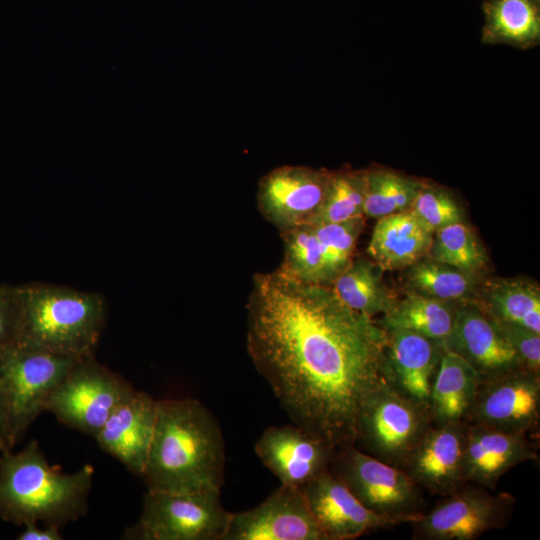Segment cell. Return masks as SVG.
<instances>
[{
    "label": "cell",
    "instance_id": "5bb4252c",
    "mask_svg": "<svg viewBox=\"0 0 540 540\" xmlns=\"http://www.w3.org/2000/svg\"><path fill=\"white\" fill-rule=\"evenodd\" d=\"M223 540H325L300 489L281 485L252 509L232 513Z\"/></svg>",
    "mask_w": 540,
    "mask_h": 540
},
{
    "label": "cell",
    "instance_id": "4fadbf2b",
    "mask_svg": "<svg viewBox=\"0 0 540 540\" xmlns=\"http://www.w3.org/2000/svg\"><path fill=\"white\" fill-rule=\"evenodd\" d=\"M335 447L296 424L270 426L255 443L261 463L286 485L301 489L330 470Z\"/></svg>",
    "mask_w": 540,
    "mask_h": 540
},
{
    "label": "cell",
    "instance_id": "83f0119b",
    "mask_svg": "<svg viewBox=\"0 0 540 540\" xmlns=\"http://www.w3.org/2000/svg\"><path fill=\"white\" fill-rule=\"evenodd\" d=\"M363 214L379 219L411 208L422 182L388 170L364 171Z\"/></svg>",
    "mask_w": 540,
    "mask_h": 540
},
{
    "label": "cell",
    "instance_id": "603a6c76",
    "mask_svg": "<svg viewBox=\"0 0 540 540\" xmlns=\"http://www.w3.org/2000/svg\"><path fill=\"white\" fill-rule=\"evenodd\" d=\"M482 41L528 48L540 39L539 0H488Z\"/></svg>",
    "mask_w": 540,
    "mask_h": 540
},
{
    "label": "cell",
    "instance_id": "8d00e7d4",
    "mask_svg": "<svg viewBox=\"0 0 540 540\" xmlns=\"http://www.w3.org/2000/svg\"><path fill=\"white\" fill-rule=\"evenodd\" d=\"M12 449L13 446L9 436L7 407L0 383V452L9 451Z\"/></svg>",
    "mask_w": 540,
    "mask_h": 540
},
{
    "label": "cell",
    "instance_id": "3957f363",
    "mask_svg": "<svg viewBox=\"0 0 540 540\" xmlns=\"http://www.w3.org/2000/svg\"><path fill=\"white\" fill-rule=\"evenodd\" d=\"M93 477L91 464L74 472L51 465L36 439L18 452H0V519L62 529L87 513Z\"/></svg>",
    "mask_w": 540,
    "mask_h": 540
},
{
    "label": "cell",
    "instance_id": "30bf717a",
    "mask_svg": "<svg viewBox=\"0 0 540 540\" xmlns=\"http://www.w3.org/2000/svg\"><path fill=\"white\" fill-rule=\"evenodd\" d=\"M514 503L509 493H492L479 485L465 483L410 522L412 539H477L490 530L504 528L512 516Z\"/></svg>",
    "mask_w": 540,
    "mask_h": 540
},
{
    "label": "cell",
    "instance_id": "f1b7e54d",
    "mask_svg": "<svg viewBox=\"0 0 540 540\" xmlns=\"http://www.w3.org/2000/svg\"><path fill=\"white\" fill-rule=\"evenodd\" d=\"M474 277L428 256L409 266L407 276L413 291L444 301L467 298L474 288Z\"/></svg>",
    "mask_w": 540,
    "mask_h": 540
},
{
    "label": "cell",
    "instance_id": "ba28073f",
    "mask_svg": "<svg viewBox=\"0 0 540 540\" xmlns=\"http://www.w3.org/2000/svg\"><path fill=\"white\" fill-rule=\"evenodd\" d=\"M135 390L93 355L78 359L46 401L44 411L93 438L112 412Z\"/></svg>",
    "mask_w": 540,
    "mask_h": 540
},
{
    "label": "cell",
    "instance_id": "cb8c5ba5",
    "mask_svg": "<svg viewBox=\"0 0 540 540\" xmlns=\"http://www.w3.org/2000/svg\"><path fill=\"white\" fill-rule=\"evenodd\" d=\"M384 271L374 260L353 258L330 286L346 306L373 318L396 301L383 281Z\"/></svg>",
    "mask_w": 540,
    "mask_h": 540
},
{
    "label": "cell",
    "instance_id": "277c9868",
    "mask_svg": "<svg viewBox=\"0 0 540 540\" xmlns=\"http://www.w3.org/2000/svg\"><path fill=\"white\" fill-rule=\"evenodd\" d=\"M18 289L17 344L76 359L93 355L107 319L102 294L43 282Z\"/></svg>",
    "mask_w": 540,
    "mask_h": 540
},
{
    "label": "cell",
    "instance_id": "484cf974",
    "mask_svg": "<svg viewBox=\"0 0 540 540\" xmlns=\"http://www.w3.org/2000/svg\"><path fill=\"white\" fill-rule=\"evenodd\" d=\"M279 233L283 260L278 268L299 281L329 285L324 252L313 225H300Z\"/></svg>",
    "mask_w": 540,
    "mask_h": 540
},
{
    "label": "cell",
    "instance_id": "5b68a950",
    "mask_svg": "<svg viewBox=\"0 0 540 540\" xmlns=\"http://www.w3.org/2000/svg\"><path fill=\"white\" fill-rule=\"evenodd\" d=\"M221 490L184 493L147 491L139 520L127 527L124 540H223L232 512Z\"/></svg>",
    "mask_w": 540,
    "mask_h": 540
},
{
    "label": "cell",
    "instance_id": "44dd1931",
    "mask_svg": "<svg viewBox=\"0 0 540 540\" xmlns=\"http://www.w3.org/2000/svg\"><path fill=\"white\" fill-rule=\"evenodd\" d=\"M377 220L367 252L384 270L409 267L428 254L433 233L410 210Z\"/></svg>",
    "mask_w": 540,
    "mask_h": 540
},
{
    "label": "cell",
    "instance_id": "2e32d148",
    "mask_svg": "<svg viewBox=\"0 0 540 540\" xmlns=\"http://www.w3.org/2000/svg\"><path fill=\"white\" fill-rule=\"evenodd\" d=\"M441 344L465 358L480 377L524 368L495 320L474 304L456 309L452 329Z\"/></svg>",
    "mask_w": 540,
    "mask_h": 540
},
{
    "label": "cell",
    "instance_id": "7c38bea8",
    "mask_svg": "<svg viewBox=\"0 0 540 540\" xmlns=\"http://www.w3.org/2000/svg\"><path fill=\"white\" fill-rule=\"evenodd\" d=\"M331 172L305 166L273 169L259 182L261 215L279 231L313 224L326 196Z\"/></svg>",
    "mask_w": 540,
    "mask_h": 540
},
{
    "label": "cell",
    "instance_id": "1f68e13d",
    "mask_svg": "<svg viewBox=\"0 0 540 540\" xmlns=\"http://www.w3.org/2000/svg\"><path fill=\"white\" fill-rule=\"evenodd\" d=\"M311 225L322 245L331 284L352 261L356 243L365 225V216L338 223Z\"/></svg>",
    "mask_w": 540,
    "mask_h": 540
},
{
    "label": "cell",
    "instance_id": "7a4b0ae2",
    "mask_svg": "<svg viewBox=\"0 0 540 540\" xmlns=\"http://www.w3.org/2000/svg\"><path fill=\"white\" fill-rule=\"evenodd\" d=\"M224 469L223 433L213 413L193 398L158 400L142 475L147 491L221 490Z\"/></svg>",
    "mask_w": 540,
    "mask_h": 540
},
{
    "label": "cell",
    "instance_id": "d6a6232c",
    "mask_svg": "<svg viewBox=\"0 0 540 540\" xmlns=\"http://www.w3.org/2000/svg\"><path fill=\"white\" fill-rule=\"evenodd\" d=\"M409 210L431 233L463 221L460 205L447 191L425 184H422Z\"/></svg>",
    "mask_w": 540,
    "mask_h": 540
},
{
    "label": "cell",
    "instance_id": "52a82bcc",
    "mask_svg": "<svg viewBox=\"0 0 540 540\" xmlns=\"http://www.w3.org/2000/svg\"><path fill=\"white\" fill-rule=\"evenodd\" d=\"M77 360L17 343L0 353V383L13 447Z\"/></svg>",
    "mask_w": 540,
    "mask_h": 540
},
{
    "label": "cell",
    "instance_id": "f546056e",
    "mask_svg": "<svg viewBox=\"0 0 540 540\" xmlns=\"http://www.w3.org/2000/svg\"><path fill=\"white\" fill-rule=\"evenodd\" d=\"M426 256L472 275L480 272L487 263L484 249L463 221L435 231Z\"/></svg>",
    "mask_w": 540,
    "mask_h": 540
},
{
    "label": "cell",
    "instance_id": "d590c367",
    "mask_svg": "<svg viewBox=\"0 0 540 540\" xmlns=\"http://www.w3.org/2000/svg\"><path fill=\"white\" fill-rule=\"evenodd\" d=\"M18 540H62L60 528L40 523H27L22 526Z\"/></svg>",
    "mask_w": 540,
    "mask_h": 540
},
{
    "label": "cell",
    "instance_id": "9a60e30c",
    "mask_svg": "<svg viewBox=\"0 0 540 540\" xmlns=\"http://www.w3.org/2000/svg\"><path fill=\"white\" fill-rule=\"evenodd\" d=\"M300 490L325 540H352L396 525L366 508L330 470Z\"/></svg>",
    "mask_w": 540,
    "mask_h": 540
},
{
    "label": "cell",
    "instance_id": "ac0fdd59",
    "mask_svg": "<svg viewBox=\"0 0 540 540\" xmlns=\"http://www.w3.org/2000/svg\"><path fill=\"white\" fill-rule=\"evenodd\" d=\"M386 333V383L429 411L431 388L444 351L442 344L407 330Z\"/></svg>",
    "mask_w": 540,
    "mask_h": 540
},
{
    "label": "cell",
    "instance_id": "9c48e42d",
    "mask_svg": "<svg viewBox=\"0 0 540 540\" xmlns=\"http://www.w3.org/2000/svg\"><path fill=\"white\" fill-rule=\"evenodd\" d=\"M432 425L426 408L384 383L360 411L354 445L385 463L402 468Z\"/></svg>",
    "mask_w": 540,
    "mask_h": 540
},
{
    "label": "cell",
    "instance_id": "8992f818",
    "mask_svg": "<svg viewBox=\"0 0 540 540\" xmlns=\"http://www.w3.org/2000/svg\"><path fill=\"white\" fill-rule=\"evenodd\" d=\"M330 471L369 510L396 525L424 512L422 489L401 468L347 444L335 449Z\"/></svg>",
    "mask_w": 540,
    "mask_h": 540
},
{
    "label": "cell",
    "instance_id": "d4e9b609",
    "mask_svg": "<svg viewBox=\"0 0 540 540\" xmlns=\"http://www.w3.org/2000/svg\"><path fill=\"white\" fill-rule=\"evenodd\" d=\"M447 302L412 290L394 302L379 325L385 330L411 331L441 343L449 335L456 313Z\"/></svg>",
    "mask_w": 540,
    "mask_h": 540
},
{
    "label": "cell",
    "instance_id": "d6986e66",
    "mask_svg": "<svg viewBox=\"0 0 540 540\" xmlns=\"http://www.w3.org/2000/svg\"><path fill=\"white\" fill-rule=\"evenodd\" d=\"M157 402L148 393L135 389L94 437L104 452L141 477L153 437Z\"/></svg>",
    "mask_w": 540,
    "mask_h": 540
},
{
    "label": "cell",
    "instance_id": "e575fe53",
    "mask_svg": "<svg viewBox=\"0 0 540 540\" xmlns=\"http://www.w3.org/2000/svg\"><path fill=\"white\" fill-rule=\"evenodd\" d=\"M19 318L18 285L0 283V353L17 343Z\"/></svg>",
    "mask_w": 540,
    "mask_h": 540
},
{
    "label": "cell",
    "instance_id": "4dcf8cb0",
    "mask_svg": "<svg viewBox=\"0 0 540 540\" xmlns=\"http://www.w3.org/2000/svg\"><path fill=\"white\" fill-rule=\"evenodd\" d=\"M364 171L331 172L325 199L313 224L338 223L364 216Z\"/></svg>",
    "mask_w": 540,
    "mask_h": 540
},
{
    "label": "cell",
    "instance_id": "4316f807",
    "mask_svg": "<svg viewBox=\"0 0 540 540\" xmlns=\"http://www.w3.org/2000/svg\"><path fill=\"white\" fill-rule=\"evenodd\" d=\"M486 309L499 321L523 325L540 333V291L527 281H500L486 291Z\"/></svg>",
    "mask_w": 540,
    "mask_h": 540
},
{
    "label": "cell",
    "instance_id": "6da1fadb",
    "mask_svg": "<svg viewBox=\"0 0 540 540\" xmlns=\"http://www.w3.org/2000/svg\"><path fill=\"white\" fill-rule=\"evenodd\" d=\"M246 347L293 424L333 447L354 444L360 411L382 384L386 330L330 285L279 268L253 277Z\"/></svg>",
    "mask_w": 540,
    "mask_h": 540
},
{
    "label": "cell",
    "instance_id": "ffe728a7",
    "mask_svg": "<svg viewBox=\"0 0 540 540\" xmlns=\"http://www.w3.org/2000/svg\"><path fill=\"white\" fill-rule=\"evenodd\" d=\"M528 434L468 424L462 460V478L495 490L501 477L513 467L537 459Z\"/></svg>",
    "mask_w": 540,
    "mask_h": 540
},
{
    "label": "cell",
    "instance_id": "7402d4cb",
    "mask_svg": "<svg viewBox=\"0 0 540 540\" xmlns=\"http://www.w3.org/2000/svg\"><path fill=\"white\" fill-rule=\"evenodd\" d=\"M479 381V373L465 358L444 350L430 393L433 425L464 421Z\"/></svg>",
    "mask_w": 540,
    "mask_h": 540
},
{
    "label": "cell",
    "instance_id": "e0dca14e",
    "mask_svg": "<svg viewBox=\"0 0 540 540\" xmlns=\"http://www.w3.org/2000/svg\"><path fill=\"white\" fill-rule=\"evenodd\" d=\"M468 424L432 425L403 467L412 480L431 494L446 496L465 484L462 460Z\"/></svg>",
    "mask_w": 540,
    "mask_h": 540
},
{
    "label": "cell",
    "instance_id": "8fae6325",
    "mask_svg": "<svg viewBox=\"0 0 540 540\" xmlns=\"http://www.w3.org/2000/svg\"><path fill=\"white\" fill-rule=\"evenodd\" d=\"M540 419L539 374L525 368L480 377L467 424L528 434Z\"/></svg>",
    "mask_w": 540,
    "mask_h": 540
},
{
    "label": "cell",
    "instance_id": "836d02e7",
    "mask_svg": "<svg viewBox=\"0 0 540 540\" xmlns=\"http://www.w3.org/2000/svg\"><path fill=\"white\" fill-rule=\"evenodd\" d=\"M494 320L508 343L517 353L524 368L539 374L540 333L520 324Z\"/></svg>",
    "mask_w": 540,
    "mask_h": 540
}]
</instances>
